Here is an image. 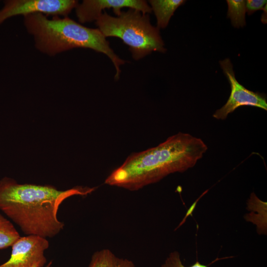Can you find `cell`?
Listing matches in <instances>:
<instances>
[{
    "label": "cell",
    "mask_w": 267,
    "mask_h": 267,
    "mask_svg": "<svg viewBox=\"0 0 267 267\" xmlns=\"http://www.w3.org/2000/svg\"><path fill=\"white\" fill-rule=\"evenodd\" d=\"M20 237L13 223L0 214V250L11 246Z\"/></svg>",
    "instance_id": "cell-11"
},
{
    "label": "cell",
    "mask_w": 267,
    "mask_h": 267,
    "mask_svg": "<svg viewBox=\"0 0 267 267\" xmlns=\"http://www.w3.org/2000/svg\"><path fill=\"white\" fill-rule=\"evenodd\" d=\"M31 267H38L37 265H34Z\"/></svg>",
    "instance_id": "cell-16"
},
{
    "label": "cell",
    "mask_w": 267,
    "mask_h": 267,
    "mask_svg": "<svg viewBox=\"0 0 267 267\" xmlns=\"http://www.w3.org/2000/svg\"><path fill=\"white\" fill-rule=\"evenodd\" d=\"M52 262H50L45 267H52Z\"/></svg>",
    "instance_id": "cell-15"
},
{
    "label": "cell",
    "mask_w": 267,
    "mask_h": 267,
    "mask_svg": "<svg viewBox=\"0 0 267 267\" xmlns=\"http://www.w3.org/2000/svg\"><path fill=\"white\" fill-rule=\"evenodd\" d=\"M95 24L105 38L120 39L129 47L135 60L152 51L164 53L166 51L159 29L152 25L148 14L130 8L114 17L104 10L95 21Z\"/></svg>",
    "instance_id": "cell-4"
},
{
    "label": "cell",
    "mask_w": 267,
    "mask_h": 267,
    "mask_svg": "<svg viewBox=\"0 0 267 267\" xmlns=\"http://www.w3.org/2000/svg\"><path fill=\"white\" fill-rule=\"evenodd\" d=\"M185 2L184 0H150V7L157 19V27L165 28L176 10Z\"/></svg>",
    "instance_id": "cell-9"
},
{
    "label": "cell",
    "mask_w": 267,
    "mask_h": 267,
    "mask_svg": "<svg viewBox=\"0 0 267 267\" xmlns=\"http://www.w3.org/2000/svg\"><path fill=\"white\" fill-rule=\"evenodd\" d=\"M23 23L33 37L35 47L40 52L53 56L75 48L91 49L111 59L116 69L114 79H119L120 66L126 61L115 53L98 28L86 27L67 16L48 19L41 13L24 16Z\"/></svg>",
    "instance_id": "cell-3"
},
{
    "label": "cell",
    "mask_w": 267,
    "mask_h": 267,
    "mask_svg": "<svg viewBox=\"0 0 267 267\" xmlns=\"http://www.w3.org/2000/svg\"><path fill=\"white\" fill-rule=\"evenodd\" d=\"M207 149L200 138L178 133L155 147L130 155L111 173L105 183L137 190L171 174L193 167Z\"/></svg>",
    "instance_id": "cell-2"
},
{
    "label": "cell",
    "mask_w": 267,
    "mask_h": 267,
    "mask_svg": "<svg viewBox=\"0 0 267 267\" xmlns=\"http://www.w3.org/2000/svg\"><path fill=\"white\" fill-rule=\"evenodd\" d=\"M220 64L230 84L231 93L226 103L214 113V118L224 120L229 114L242 106H252L267 110V100L264 96L246 89L237 81L229 58L220 61Z\"/></svg>",
    "instance_id": "cell-6"
},
{
    "label": "cell",
    "mask_w": 267,
    "mask_h": 267,
    "mask_svg": "<svg viewBox=\"0 0 267 267\" xmlns=\"http://www.w3.org/2000/svg\"><path fill=\"white\" fill-rule=\"evenodd\" d=\"M49 245L47 239L40 236H20L11 246L9 259L0 267H43L46 262L44 251Z\"/></svg>",
    "instance_id": "cell-7"
},
{
    "label": "cell",
    "mask_w": 267,
    "mask_h": 267,
    "mask_svg": "<svg viewBox=\"0 0 267 267\" xmlns=\"http://www.w3.org/2000/svg\"><path fill=\"white\" fill-rule=\"evenodd\" d=\"M95 188L77 186L60 190L51 185L20 184L4 177L0 180V210L26 235L52 238L64 226L57 217L61 203L72 196H86Z\"/></svg>",
    "instance_id": "cell-1"
},
{
    "label": "cell",
    "mask_w": 267,
    "mask_h": 267,
    "mask_svg": "<svg viewBox=\"0 0 267 267\" xmlns=\"http://www.w3.org/2000/svg\"><path fill=\"white\" fill-rule=\"evenodd\" d=\"M161 267H187L182 263L180 259L179 254L178 252L175 251L171 253L166 259ZM188 267H208V266L201 264L198 261L192 266Z\"/></svg>",
    "instance_id": "cell-13"
},
{
    "label": "cell",
    "mask_w": 267,
    "mask_h": 267,
    "mask_svg": "<svg viewBox=\"0 0 267 267\" xmlns=\"http://www.w3.org/2000/svg\"><path fill=\"white\" fill-rule=\"evenodd\" d=\"M266 4V0H246V11L248 13V15H251L257 10L263 9Z\"/></svg>",
    "instance_id": "cell-14"
},
{
    "label": "cell",
    "mask_w": 267,
    "mask_h": 267,
    "mask_svg": "<svg viewBox=\"0 0 267 267\" xmlns=\"http://www.w3.org/2000/svg\"><path fill=\"white\" fill-rule=\"evenodd\" d=\"M0 10V25L17 15L34 13L67 17L78 4L75 0H6Z\"/></svg>",
    "instance_id": "cell-5"
},
{
    "label": "cell",
    "mask_w": 267,
    "mask_h": 267,
    "mask_svg": "<svg viewBox=\"0 0 267 267\" xmlns=\"http://www.w3.org/2000/svg\"><path fill=\"white\" fill-rule=\"evenodd\" d=\"M88 267H135L132 261L119 258L108 249L95 252Z\"/></svg>",
    "instance_id": "cell-10"
},
{
    "label": "cell",
    "mask_w": 267,
    "mask_h": 267,
    "mask_svg": "<svg viewBox=\"0 0 267 267\" xmlns=\"http://www.w3.org/2000/svg\"><path fill=\"white\" fill-rule=\"evenodd\" d=\"M228 4L227 17L231 20L233 26L243 27L246 25V0H227Z\"/></svg>",
    "instance_id": "cell-12"
},
{
    "label": "cell",
    "mask_w": 267,
    "mask_h": 267,
    "mask_svg": "<svg viewBox=\"0 0 267 267\" xmlns=\"http://www.w3.org/2000/svg\"><path fill=\"white\" fill-rule=\"evenodd\" d=\"M124 7L136 9L144 14L151 13L152 9L144 0H84L75 8L76 14L80 23L95 21L105 9L112 8L118 16Z\"/></svg>",
    "instance_id": "cell-8"
}]
</instances>
